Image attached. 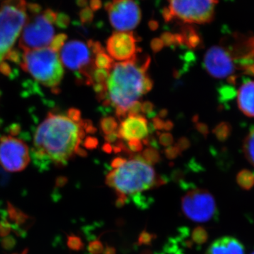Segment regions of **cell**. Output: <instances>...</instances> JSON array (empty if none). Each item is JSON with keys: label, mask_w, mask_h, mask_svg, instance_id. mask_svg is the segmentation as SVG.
Here are the masks:
<instances>
[{"label": "cell", "mask_w": 254, "mask_h": 254, "mask_svg": "<svg viewBox=\"0 0 254 254\" xmlns=\"http://www.w3.org/2000/svg\"><path fill=\"white\" fill-rule=\"evenodd\" d=\"M91 120H83L81 112L70 108L66 113H50L37 128L33 153L36 158L63 166L76 155L85 157L86 133L96 132Z\"/></svg>", "instance_id": "obj_1"}, {"label": "cell", "mask_w": 254, "mask_h": 254, "mask_svg": "<svg viewBox=\"0 0 254 254\" xmlns=\"http://www.w3.org/2000/svg\"><path fill=\"white\" fill-rule=\"evenodd\" d=\"M150 58L145 56L115 64L107 81V98L111 108H115L120 120L127 116L130 106L144 94L143 86L148 77Z\"/></svg>", "instance_id": "obj_2"}, {"label": "cell", "mask_w": 254, "mask_h": 254, "mask_svg": "<svg viewBox=\"0 0 254 254\" xmlns=\"http://www.w3.org/2000/svg\"><path fill=\"white\" fill-rule=\"evenodd\" d=\"M107 185L117 192L118 197L127 198L154 187L163 185L151 165L145 163L140 155H134L121 167L113 169L106 177Z\"/></svg>", "instance_id": "obj_3"}, {"label": "cell", "mask_w": 254, "mask_h": 254, "mask_svg": "<svg viewBox=\"0 0 254 254\" xmlns=\"http://www.w3.org/2000/svg\"><path fill=\"white\" fill-rule=\"evenodd\" d=\"M69 18L51 9L42 10L39 5L28 4L27 20L19 40L23 51L48 48L56 37L55 27L68 26Z\"/></svg>", "instance_id": "obj_4"}, {"label": "cell", "mask_w": 254, "mask_h": 254, "mask_svg": "<svg viewBox=\"0 0 254 254\" xmlns=\"http://www.w3.org/2000/svg\"><path fill=\"white\" fill-rule=\"evenodd\" d=\"M21 66L41 84L55 93L60 91L64 66L59 52L51 47L24 52Z\"/></svg>", "instance_id": "obj_5"}, {"label": "cell", "mask_w": 254, "mask_h": 254, "mask_svg": "<svg viewBox=\"0 0 254 254\" xmlns=\"http://www.w3.org/2000/svg\"><path fill=\"white\" fill-rule=\"evenodd\" d=\"M26 0H5L0 6V70L9 73V60L16 40L27 20Z\"/></svg>", "instance_id": "obj_6"}, {"label": "cell", "mask_w": 254, "mask_h": 254, "mask_svg": "<svg viewBox=\"0 0 254 254\" xmlns=\"http://www.w3.org/2000/svg\"><path fill=\"white\" fill-rule=\"evenodd\" d=\"M59 55L63 66L74 71L80 81L92 86V75L96 67L93 63L95 55L88 43L78 40L66 41Z\"/></svg>", "instance_id": "obj_7"}, {"label": "cell", "mask_w": 254, "mask_h": 254, "mask_svg": "<svg viewBox=\"0 0 254 254\" xmlns=\"http://www.w3.org/2000/svg\"><path fill=\"white\" fill-rule=\"evenodd\" d=\"M174 17L185 23L205 24L211 22L218 0H168Z\"/></svg>", "instance_id": "obj_8"}, {"label": "cell", "mask_w": 254, "mask_h": 254, "mask_svg": "<svg viewBox=\"0 0 254 254\" xmlns=\"http://www.w3.org/2000/svg\"><path fill=\"white\" fill-rule=\"evenodd\" d=\"M182 210L187 218L196 222H205L216 215L213 195L208 190L194 189L182 197Z\"/></svg>", "instance_id": "obj_9"}, {"label": "cell", "mask_w": 254, "mask_h": 254, "mask_svg": "<svg viewBox=\"0 0 254 254\" xmlns=\"http://www.w3.org/2000/svg\"><path fill=\"white\" fill-rule=\"evenodd\" d=\"M110 22L118 32H130L141 20V10L133 0H113L105 4Z\"/></svg>", "instance_id": "obj_10"}, {"label": "cell", "mask_w": 254, "mask_h": 254, "mask_svg": "<svg viewBox=\"0 0 254 254\" xmlns=\"http://www.w3.org/2000/svg\"><path fill=\"white\" fill-rule=\"evenodd\" d=\"M27 145L13 136L0 138V165L11 173L22 171L30 163Z\"/></svg>", "instance_id": "obj_11"}, {"label": "cell", "mask_w": 254, "mask_h": 254, "mask_svg": "<svg viewBox=\"0 0 254 254\" xmlns=\"http://www.w3.org/2000/svg\"><path fill=\"white\" fill-rule=\"evenodd\" d=\"M203 68L215 78H225L235 72V66L232 55L222 46L211 47L205 53Z\"/></svg>", "instance_id": "obj_12"}, {"label": "cell", "mask_w": 254, "mask_h": 254, "mask_svg": "<svg viewBox=\"0 0 254 254\" xmlns=\"http://www.w3.org/2000/svg\"><path fill=\"white\" fill-rule=\"evenodd\" d=\"M137 41L133 32H115L107 41V50L110 56L117 61H129L141 52L136 46Z\"/></svg>", "instance_id": "obj_13"}, {"label": "cell", "mask_w": 254, "mask_h": 254, "mask_svg": "<svg viewBox=\"0 0 254 254\" xmlns=\"http://www.w3.org/2000/svg\"><path fill=\"white\" fill-rule=\"evenodd\" d=\"M120 139L129 141L143 140L148 135V125L146 119L141 115L128 116L124 119L118 131Z\"/></svg>", "instance_id": "obj_14"}, {"label": "cell", "mask_w": 254, "mask_h": 254, "mask_svg": "<svg viewBox=\"0 0 254 254\" xmlns=\"http://www.w3.org/2000/svg\"><path fill=\"white\" fill-rule=\"evenodd\" d=\"M205 254H245V250L237 239L224 237L214 241Z\"/></svg>", "instance_id": "obj_15"}, {"label": "cell", "mask_w": 254, "mask_h": 254, "mask_svg": "<svg viewBox=\"0 0 254 254\" xmlns=\"http://www.w3.org/2000/svg\"><path fill=\"white\" fill-rule=\"evenodd\" d=\"M237 103L242 113L254 118V81H247L240 87L237 93Z\"/></svg>", "instance_id": "obj_16"}, {"label": "cell", "mask_w": 254, "mask_h": 254, "mask_svg": "<svg viewBox=\"0 0 254 254\" xmlns=\"http://www.w3.org/2000/svg\"><path fill=\"white\" fill-rule=\"evenodd\" d=\"M180 33L183 38L184 46L190 49H197L203 44L201 36L198 31L190 25L182 26Z\"/></svg>", "instance_id": "obj_17"}, {"label": "cell", "mask_w": 254, "mask_h": 254, "mask_svg": "<svg viewBox=\"0 0 254 254\" xmlns=\"http://www.w3.org/2000/svg\"><path fill=\"white\" fill-rule=\"evenodd\" d=\"M7 215L10 223L12 225L14 224V230L16 232H20L18 227L22 226L27 223L30 220V217L23 213L21 210L16 208L11 203H8L7 204Z\"/></svg>", "instance_id": "obj_18"}, {"label": "cell", "mask_w": 254, "mask_h": 254, "mask_svg": "<svg viewBox=\"0 0 254 254\" xmlns=\"http://www.w3.org/2000/svg\"><path fill=\"white\" fill-rule=\"evenodd\" d=\"M93 63L97 68H101V69L108 70V71L111 70L114 65L113 58L109 55L107 54L105 50L95 55Z\"/></svg>", "instance_id": "obj_19"}, {"label": "cell", "mask_w": 254, "mask_h": 254, "mask_svg": "<svg viewBox=\"0 0 254 254\" xmlns=\"http://www.w3.org/2000/svg\"><path fill=\"white\" fill-rule=\"evenodd\" d=\"M237 180L242 189L250 190L254 186V174L250 170H242L237 175Z\"/></svg>", "instance_id": "obj_20"}, {"label": "cell", "mask_w": 254, "mask_h": 254, "mask_svg": "<svg viewBox=\"0 0 254 254\" xmlns=\"http://www.w3.org/2000/svg\"><path fill=\"white\" fill-rule=\"evenodd\" d=\"M160 38L163 41L164 46H184L183 38H182L180 33H172L170 32H165L161 35Z\"/></svg>", "instance_id": "obj_21"}, {"label": "cell", "mask_w": 254, "mask_h": 254, "mask_svg": "<svg viewBox=\"0 0 254 254\" xmlns=\"http://www.w3.org/2000/svg\"><path fill=\"white\" fill-rule=\"evenodd\" d=\"M243 150L246 158L254 166V129L246 137L243 144Z\"/></svg>", "instance_id": "obj_22"}, {"label": "cell", "mask_w": 254, "mask_h": 254, "mask_svg": "<svg viewBox=\"0 0 254 254\" xmlns=\"http://www.w3.org/2000/svg\"><path fill=\"white\" fill-rule=\"evenodd\" d=\"M213 133L219 141H225L231 135V125L230 123L222 122L215 127Z\"/></svg>", "instance_id": "obj_23"}, {"label": "cell", "mask_w": 254, "mask_h": 254, "mask_svg": "<svg viewBox=\"0 0 254 254\" xmlns=\"http://www.w3.org/2000/svg\"><path fill=\"white\" fill-rule=\"evenodd\" d=\"M143 160L149 165H155L160 161L161 157L159 153L158 149L156 148L148 147L142 151L141 155H140Z\"/></svg>", "instance_id": "obj_24"}, {"label": "cell", "mask_w": 254, "mask_h": 254, "mask_svg": "<svg viewBox=\"0 0 254 254\" xmlns=\"http://www.w3.org/2000/svg\"><path fill=\"white\" fill-rule=\"evenodd\" d=\"M100 127L102 132L105 136L116 131L118 128V123L113 117H107L100 120Z\"/></svg>", "instance_id": "obj_25"}, {"label": "cell", "mask_w": 254, "mask_h": 254, "mask_svg": "<svg viewBox=\"0 0 254 254\" xmlns=\"http://www.w3.org/2000/svg\"><path fill=\"white\" fill-rule=\"evenodd\" d=\"M218 92L219 100L221 103H225V102L232 100L237 94L235 88L232 86V85L220 86L218 90Z\"/></svg>", "instance_id": "obj_26"}, {"label": "cell", "mask_w": 254, "mask_h": 254, "mask_svg": "<svg viewBox=\"0 0 254 254\" xmlns=\"http://www.w3.org/2000/svg\"><path fill=\"white\" fill-rule=\"evenodd\" d=\"M191 239L193 243L196 245H203L208 240V234L205 228L202 227H195L191 234Z\"/></svg>", "instance_id": "obj_27"}, {"label": "cell", "mask_w": 254, "mask_h": 254, "mask_svg": "<svg viewBox=\"0 0 254 254\" xmlns=\"http://www.w3.org/2000/svg\"><path fill=\"white\" fill-rule=\"evenodd\" d=\"M110 72L108 70L95 68L92 75V83L95 84H105L109 78Z\"/></svg>", "instance_id": "obj_28"}, {"label": "cell", "mask_w": 254, "mask_h": 254, "mask_svg": "<svg viewBox=\"0 0 254 254\" xmlns=\"http://www.w3.org/2000/svg\"><path fill=\"white\" fill-rule=\"evenodd\" d=\"M67 246L70 250L72 251H81L84 247L83 241L79 237L75 235H68L67 237Z\"/></svg>", "instance_id": "obj_29"}, {"label": "cell", "mask_w": 254, "mask_h": 254, "mask_svg": "<svg viewBox=\"0 0 254 254\" xmlns=\"http://www.w3.org/2000/svg\"><path fill=\"white\" fill-rule=\"evenodd\" d=\"M158 135V141L160 145L164 147H169L173 145L174 138L173 135L170 133H160L157 132Z\"/></svg>", "instance_id": "obj_30"}, {"label": "cell", "mask_w": 254, "mask_h": 254, "mask_svg": "<svg viewBox=\"0 0 254 254\" xmlns=\"http://www.w3.org/2000/svg\"><path fill=\"white\" fill-rule=\"evenodd\" d=\"M103 243L100 240L92 241L88 245V252L91 254H102L104 251Z\"/></svg>", "instance_id": "obj_31"}, {"label": "cell", "mask_w": 254, "mask_h": 254, "mask_svg": "<svg viewBox=\"0 0 254 254\" xmlns=\"http://www.w3.org/2000/svg\"><path fill=\"white\" fill-rule=\"evenodd\" d=\"M164 153H165V157L167 158L173 160V159H176L177 157L181 155L182 151L176 145H170V146L167 147L165 148L164 150Z\"/></svg>", "instance_id": "obj_32"}, {"label": "cell", "mask_w": 254, "mask_h": 254, "mask_svg": "<svg viewBox=\"0 0 254 254\" xmlns=\"http://www.w3.org/2000/svg\"><path fill=\"white\" fill-rule=\"evenodd\" d=\"M154 105L150 101H145L141 103V112L145 115H148V118H155Z\"/></svg>", "instance_id": "obj_33"}, {"label": "cell", "mask_w": 254, "mask_h": 254, "mask_svg": "<svg viewBox=\"0 0 254 254\" xmlns=\"http://www.w3.org/2000/svg\"><path fill=\"white\" fill-rule=\"evenodd\" d=\"M79 16L81 22L83 23H91L94 17L93 11L89 7H85L84 9H82Z\"/></svg>", "instance_id": "obj_34"}, {"label": "cell", "mask_w": 254, "mask_h": 254, "mask_svg": "<svg viewBox=\"0 0 254 254\" xmlns=\"http://www.w3.org/2000/svg\"><path fill=\"white\" fill-rule=\"evenodd\" d=\"M143 144L140 140H131L127 143V148L130 153H140L143 150Z\"/></svg>", "instance_id": "obj_35"}, {"label": "cell", "mask_w": 254, "mask_h": 254, "mask_svg": "<svg viewBox=\"0 0 254 254\" xmlns=\"http://www.w3.org/2000/svg\"><path fill=\"white\" fill-rule=\"evenodd\" d=\"M13 230L12 225L7 220L0 221V237H6Z\"/></svg>", "instance_id": "obj_36"}, {"label": "cell", "mask_w": 254, "mask_h": 254, "mask_svg": "<svg viewBox=\"0 0 254 254\" xmlns=\"http://www.w3.org/2000/svg\"><path fill=\"white\" fill-rule=\"evenodd\" d=\"M141 112V103L139 101L135 102L128 108L127 111V116H136L139 115V113Z\"/></svg>", "instance_id": "obj_37"}, {"label": "cell", "mask_w": 254, "mask_h": 254, "mask_svg": "<svg viewBox=\"0 0 254 254\" xmlns=\"http://www.w3.org/2000/svg\"><path fill=\"white\" fill-rule=\"evenodd\" d=\"M163 48L164 44L163 41L160 40V38H153L151 42H150V48H151V50H153L154 53H158L159 52L161 51Z\"/></svg>", "instance_id": "obj_38"}, {"label": "cell", "mask_w": 254, "mask_h": 254, "mask_svg": "<svg viewBox=\"0 0 254 254\" xmlns=\"http://www.w3.org/2000/svg\"><path fill=\"white\" fill-rule=\"evenodd\" d=\"M98 145V141L96 138L93 136H88L85 139L83 146L87 148V149H95V148H97Z\"/></svg>", "instance_id": "obj_39"}, {"label": "cell", "mask_w": 254, "mask_h": 254, "mask_svg": "<svg viewBox=\"0 0 254 254\" xmlns=\"http://www.w3.org/2000/svg\"><path fill=\"white\" fill-rule=\"evenodd\" d=\"M153 236L149 232H143L138 238V243L140 245H148L153 241Z\"/></svg>", "instance_id": "obj_40"}, {"label": "cell", "mask_w": 254, "mask_h": 254, "mask_svg": "<svg viewBox=\"0 0 254 254\" xmlns=\"http://www.w3.org/2000/svg\"><path fill=\"white\" fill-rule=\"evenodd\" d=\"M175 145L180 148L181 151H184V150H186L190 148V140L186 138V137H181V138H179Z\"/></svg>", "instance_id": "obj_41"}, {"label": "cell", "mask_w": 254, "mask_h": 254, "mask_svg": "<svg viewBox=\"0 0 254 254\" xmlns=\"http://www.w3.org/2000/svg\"><path fill=\"white\" fill-rule=\"evenodd\" d=\"M195 129L199 132L200 133H201L203 136H204L205 137L208 136L209 133V128L205 124L197 122L196 123H195Z\"/></svg>", "instance_id": "obj_42"}, {"label": "cell", "mask_w": 254, "mask_h": 254, "mask_svg": "<svg viewBox=\"0 0 254 254\" xmlns=\"http://www.w3.org/2000/svg\"><path fill=\"white\" fill-rule=\"evenodd\" d=\"M104 138L106 143H115V142L118 141L119 139H120L118 131H114L110 134L105 135Z\"/></svg>", "instance_id": "obj_43"}, {"label": "cell", "mask_w": 254, "mask_h": 254, "mask_svg": "<svg viewBox=\"0 0 254 254\" xmlns=\"http://www.w3.org/2000/svg\"><path fill=\"white\" fill-rule=\"evenodd\" d=\"M15 243H16V242L12 237H4V240L1 242V245L4 249L9 250V249H11L14 247Z\"/></svg>", "instance_id": "obj_44"}, {"label": "cell", "mask_w": 254, "mask_h": 254, "mask_svg": "<svg viewBox=\"0 0 254 254\" xmlns=\"http://www.w3.org/2000/svg\"><path fill=\"white\" fill-rule=\"evenodd\" d=\"M164 123H165V121L162 119L159 118L158 117H155V118H153V121H152V124H153V126L154 127L155 130H163L164 128Z\"/></svg>", "instance_id": "obj_45"}, {"label": "cell", "mask_w": 254, "mask_h": 254, "mask_svg": "<svg viewBox=\"0 0 254 254\" xmlns=\"http://www.w3.org/2000/svg\"><path fill=\"white\" fill-rule=\"evenodd\" d=\"M163 13V16L164 20H165L166 22H170V21H173L174 18V16L172 11H170V9H169L168 7H165L163 9V11H162Z\"/></svg>", "instance_id": "obj_46"}, {"label": "cell", "mask_w": 254, "mask_h": 254, "mask_svg": "<svg viewBox=\"0 0 254 254\" xmlns=\"http://www.w3.org/2000/svg\"><path fill=\"white\" fill-rule=\"evenodd\" d=\"M127 161L126 159L123 158H116L114 159L111 163L112 168L117 169L121 167L125 162Z\"/></svg>", "instance_id": "obj_47"}, {"label": "cell", "mask_w": 254, "mask_h": 254, "mask_svg": "<svg viewBox=\"0 0 254 254\" xmlns=\"http://www.w3.org/2000/svg\"><path fill=\"white\" fill-rule=\"evenodd\" d=\"M90 7L92 11H97L102 7L101 0H90Z\"/></svg>", "instance_id": "obj_48"}, {"label": "cell", "mask_w": 254, "mask_h": 254, "mask_svg": "<svg viewBox=\"0 0 254 254\" xmlns=\"http://www.w3.org/2000/svg\"><path fill=\"white\" fill-rule=\"evenodd\" d=\"M174 127V123L171 120H167V121H165V123H164V128L163 130L165 131H170V130L173 129Z\"/></svg>", "instance_id": "obj_49"}, {"label": "cell", "mask_w": 254, "mask_h": 254, "mask_svg": "<svg viewBox=\"0 0 254 254\" xmlns=\"http://www.w3.org/2000/svg\"><path fill=\"white\" fill-rule=\"evenodd\" d=\"M103 151H105V153H111L113 152V145L110 144L109 143H105L104 145H103Z\"/></svg>", "instance_id": "obj_50"}, {"label": "cell", "mask_w": 254, "mask_h": 254, "mask_svg": "<svg viewBox=\"0 0 254 254\" xmlns=\"http://www.w3.org/2000/svg\"><path fill=\"white\" fill-rule=\"evenodd\" d=\"M159 26V23L158 21H155V20H151V21H149L148 23V27H149L150 30L152 31H155V30L158 29Z\"/></svg>", "instance_id": "obj_51"}, {"label": "cell", "mask_w": 254, "mask_h": 254, "mask_svg": "<svg viewBox=\"0 0 254 254\" xmlns=\"http://www.w3.org/2000/svg\"><path fill=\"white\" fill-rule=\"evenodd\" d=\"M103 254H116V250L113 247H107L106 248L104 249V251L103 252Z\"/></svg>", "instance_id": "obj_52"}, {"label": "cell", "mask_w": 254, "mask_h": 254, "mask_svg": "<svg viewBox=\"0 0 254 254\" xmlns=\"http://www.w3.org/2000/svg\"><path fill=\"white\" fill-rule=\"evenodd\" d=\"M168 115V111L167 109H162L159 111L158 118L163 120L164 118H166L167 115Z\"/></svg>", "instance_id": "obj_53"}, {"label": "cell", "mask_w": 254, "mask_h": 254, "mask_svg": "<svg viewBox=\"0 0 254 254\" xmlns=\"http://www.w3.org/2000/svg\"><path fill=\"white\" fill-rule=\"evenodd\" d=\"M77 2L80 6H86L88 4V0H77Z\"/></svg>", "instance_id": "obj_54"}, {"label": "cell", "mask_w": 254, "mask_h": 254, "mask_svg": "<svg viewBox=\"0 0 254 254\" xmlns=\"http://www.w3.org/2000/svg\"><path fill=\"white\" fill-rule=\"evenodd\" d=\"M253 67H254V64H253Z\"/></svg>", "instance_id": "obj_55"}, {"label": "cell", "mask_w": 254, "mask_h": 254, "mask_svg": "<svg viewBox=\"0 0 254 254\" xmlns=\"http://www.w3.org/2000/svg\"><path fill=\"white\" fill-rule=\"evenodd\" d=\"M252 254H254V252H253V253H252Z\"/></svg>", "instance_id": "obj_56"}, {"label": "cell", "mask_w": 254, "mask_h": 254, "mask_svg": "<svg viewBox=\"0 0 254 254\" xmlns=\"http://www.w3.org/2000/svg\"></svg>", "instance_id": "obj_57"}]
</instances>
